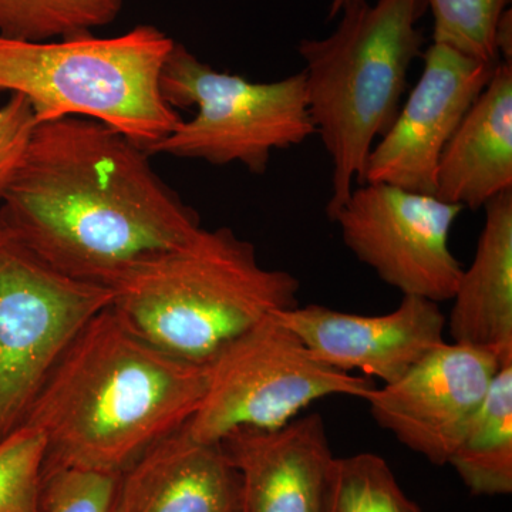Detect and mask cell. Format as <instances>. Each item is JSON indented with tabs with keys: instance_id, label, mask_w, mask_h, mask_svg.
I'll return each mask as SVG.
<instances>
[{
	"instance_id": "cell-12",
	"label": "cell",
	"mask_w": 512,
	"mask_h": 512,
	"mask_svg": "<svg viewBox=\"0 0 512 512\" xmlns=\"http://www.w3.org/2000/svg\"><path fill=\"white\" fill-rule=\"evenodd\" d=\"M274 315L319 362L340 372L360 370L383 384L396 382L446 342L447 318L439 303L419 296H403L399 308L386 315H355L320 305H298Z\"/></svg>"
},
{
	"instance_id": "cell-7",
	"label": "cell",
	"mask_w": 512,
	"mask_h": 512,
	"mask_svg": "<svg viewBox=\"0 0 512 512\" xmlns=\"http://www.w3.org/2000/svg\"><path fill=\"white\" fill-rule=\"evenodd\" d=\"M207 366V390L180 429L200 443L220 444L242 429H279L318 400L363 399L376 386L369 377L319 362L274 313L229 343Z\"/></svg>"
},
{
	"instance_id": "cell-19",
	"label": "cell",
	"mask_w": 512,
	"mask_h": 512,
	"mask_svg": "<svg viewBox=\"0 0 512 512\" xmlns=\"http://www.w3.org/2000/svg\"><path fill=\"white\" fill-rule=\"evenodd\" d=\"M325 512H421L397 483L392 468L373 453L335 457Z\"/></svg>"
},
{
	"instance_id": "cell-23",
	"label": "cell",
	"mask_w": 512,
	"mask_h": 512,
	"mask_svg": "<svg viewBox=\"0 0 512 512\" xmlns=\"http://www.w3.org/2000/svg\"><path fill=\"white\" fill-rule=\"evenodd\" d=\"M35 126L29 101L22 94L10 93L9 100L0 107V202L18 171Z\"/></svg>"
},
{
	"instance_id": "cell-11",
	"label": "cell",
	"mask_w": 512,
	"mask_h": 512,
	"mask_svg": "<svg viewBox=\"0 0 512 512\" xmlns=\"http://www.w3.org/2000/svg\"><path fill=\"white\" fill-rule=\"evenodd\" d=\"M423 60L419 82L372 148L367 184L434 194L441 154L497 67L440 43L429 46Z\"/></svg>"
},
{
	"instance_id": "cell-17",
	"label": "cell",
	"mask_w": 512,
	"mask_h": 512,
	"mask_svg": "<svg viewBox=\"0 0 512 512\" xmlns=\"http://www.w3.org/2000/svg\"><path fill=\"white\" fill-rule=\"evenodd\" d=\"M448 464L473 494L512 493V356L498 369Z\"/></svg>"
},
{
	"instance_id": "cell-3",
	"label": "cell",
	"mask_w": 512,
	"mask_h": 512,
	"mask_svg": "<svg viewBox=\"0 0 512 512\" xmlns=\"http://www.w3.org/2000/svg\"><path fill=\"white\" fill-rule=\"evenodd\" d=\"M299 289L291 272L264 268L231 228H201L121 279L111 308L168 355L208 365L266 316L298 306Z\"/></svg>"
},
{
	"instance_id": "cell-13",
	"label": "cell",
	"mask_w": 512,
	"mask_h": 512,
	"mask_svg": "<svg viewBox=\"0 0 512 512\" xmlns=\"http://www.w3.org/2000/svg\"><path fill=\"white\" fill-rule=\"evenodd\" d=\"M242 481V512H325L332 450L319 414L221 441Z\"/></svg>"
},
{
	"instance_id": "cell-15",
	"label": "cell",
	"mask_w": 512,
	"mask_h": 512,
	"mask_svg": "<svg viewBox=\"0 0 512 512\" xmlns=\"http://www.w3.org/2000/svg\"><path fill=\"white\" fill-rule=\"evenodd\" d=\"M512 190V63L500 62L441 154L434 195L480 210Z\"/></svg>"
},
{
	"instance_id": "cell-22",
	"label": "cell",
	"mask_w": 512,
	"mask_h": 512,
	"mask_svg": "<svg viewBox=\"0 0 512 512\" xmlns=\"http://www.w3.org/2000/svg\"><path fill=\"white\" fill-rule=\"evenodd\" d=\"M119 477L82 470L43 476V512H114Z\"/></svg>"
},
{
	"instance_id": "cell-21",
	"label": "cell",
	"mask_w": 512,
	"mask_h": 512,
	"mask_svg": "<svg viewBox=\"0 0 512 512\" xmlns=\"http://www.w3.org/2000/svg\"><path fill=\"white\" fill-rule=\"evenodd\" d=\"M45 439L22 426L0 441V512H43Z\"/></svg>"
},
{
	"instance_id": "cell-4",
	"label": "cell",
	"mask_w": 512,
	"mask_h": 512,
	"mask_svg": "<svg viewBox=\"0 0 512 512\" xmlns=\"http://www.w3.org/2000/svg\"><path fill=\"white\" fill-rule=\"evenodd\" d=\"M426 10V0H353L332 35L299 42L309 114L332 160L329 218L352 194L353 181L365 183L376 138L399 113L426 42L417 28Z\"/></svg>"
},
{
	"instance_id": "cell-9",
	"label": "cell",
	"mask_w": 512,
	"mask_h": 512,
	"mask_svg": "<svg viewBox=\"0 0 512 512\" xmlns=\"http://www.w3.org/2000/svg\"><path fill=\"white\" fill-rule=\"evenodd\" d=\"M464 208L389 184H362L330 220L362 264L403 296L453 299L463 266L450 234Z\"/></svg>"
},
{
	"instance_id": "cell-6",
	"label": "cell",
	"mask_w": 512,
	"mask_h": 512,
	"mask_svg": "<svg viewBox=\"0 0 512 512\" xmlns=\"http://www.w3.org/2000/svg\"><path fill=\"white\" fill-rule=\"evenodd\" d=\"M161 93L173 109L195 107L197 113L148 148V156L239 163L264 174L275 150L299 146L316 134L303 72L278 82H249L217 72L175 42L161 73Z\"/></svg>"
},
{
	"instance_id": "cell-8",
	"label": "cell",
	"mask_w": 512,
	"mask_h": 512,
	"mask_svg": "<svg viewBox=\"0 0 512 512\" xmlns=\"http://www.w3.org/2000/svg\"><path fill=\"white\" fill-rule=\"evenodd\" d=\"M113 296L60 274L0 222V441L25 424L57 363Z\"/></svg>"
},
{
	"instance_id": "cell-5",
	"label": "cell",
	"mask_w": 512,
	"mask_h": 512,
	"mask_svg": "<svg viewBox=\"0 0 512 512\" xmlns=\"http://www.w3.org/2000/svg\"><path fill=\"white\" fill-rule=\"evenodd\" d=\"M174 43L153 25L49 42L0 36V92L22 94L36 124L66 117L99 121L147 151L183 123L161 93Z\"/></svg>"
},
{
	"instance_id": "cell-18",
	"label": "cell",
	"mask_w": 512,
	"mask_h": 512,
	"mask_svg": "<svg viewBox=\"0 0 512 512\" xmlns=\"http://www.w3.org/2000/svg\"><path fill=\"white\" fill-rule=\"evenodd\" d=\"M124 0H0V36L49 42L93 33L119 18Z\"/></svg>"
},
{
	"instance_id": "cell-16",
	"label": "cell",
	"mask_w": 512,
	"mask_h": 512,
	"mask_svg": "<svg viewBox=\"0 0 512 512\" xmlns=\"http://www.w3.org/2000/svg\"><path fill=\"white\" fill-rule=\"evenodd\" d=\"M485 221L447 319L454 343L512 352V190L484 205Z\"/></svg>"
},
{
	"instance_id": "cell-1",
	"label": "cell",
	"mask_w": 512,
	"mask_h": 512,
	"mask_svg": "<svg viewBox=\"0 0 512 512\" xmlns=\"http://www.w3.org/2000/svg\"><path fill=\"white\" fill-rule=\"evenodd\" d=\"M150 157L99 121L36 124L0 222L60 274L113 291L202 228Z\"/></svg>"
},
{
	"instance_id": "cell-10",
	"label": "cell",
	"mask_w": 512,
	"mask_h": 512,
	"mask_svg": "<svg viewBox=\"0 0 512 512\" xmlns=\"http://www.w3.org/2000/svg\"><path fill=\"white\" fill-rule=\"evenodd\" d=\"M512 352L441 343L396 382L362 400L382 429L436 466H446Z\"/></svg>"
},
{
	"instance_id": "cell-24",
	"label": "cell",
	"mask_w": 512,
	"mask_h": 512,
	"mask_svg": "<svg viewBox=\"0 0 512 512\" xmlns=\"http://www.w3.org/2000/svg\"><path fill=\"white\" fill-rule=\"evenodd\" d=\"M350 2H353V0H332L329 8V20L338 18L339 13L342 12Z\"/></svg>"
},
{
	"instance_id": "cell-2",
	"label": "cell",
	"mask_w": 512,
	"mask_h": 512,
	"mask_svg": "<svg viewBox=\"0 0 512 512\" xmlns=\"http://www.w3.org/2000/svg\"><path fill=\"white\" fill-rule=\"evenodd\" d=\"M207 382V365L158 349L110 305L73 340L23 426L45 439L43 476L59 470L120 476L183 429Z\"/></svg>"
},
{
	"instance_id": "cell-20",
	"label": "cell",
	"mask_w": 512,
	"mask_h": 512,
	"mask_svg": "<svg viewBox=\"0 0 512 512\" xmlns=\"http://www.w3.org/2000/svg\"><path fill=\"white\" fill-rule=\"evenodd\" d=\"M433 13V43L480 62H501L497 30L511 0H426Z\"/></svg>"
},
{
	"instance_id": "cell-14",
	"label": "cell",
	"mask_w": 512,
	"mask_h": 512,
	"mask_svg": "<svg viewBox=\"0 0 512 512\" xmlns=\"http://www.w3.org/2000/svg\"><path fill=\"white\" fill-rule=\"evenodd\" d=\"M114 512H242V481L221 444L175 431L120 474Z\"/></svg>"
}]
</instances>
